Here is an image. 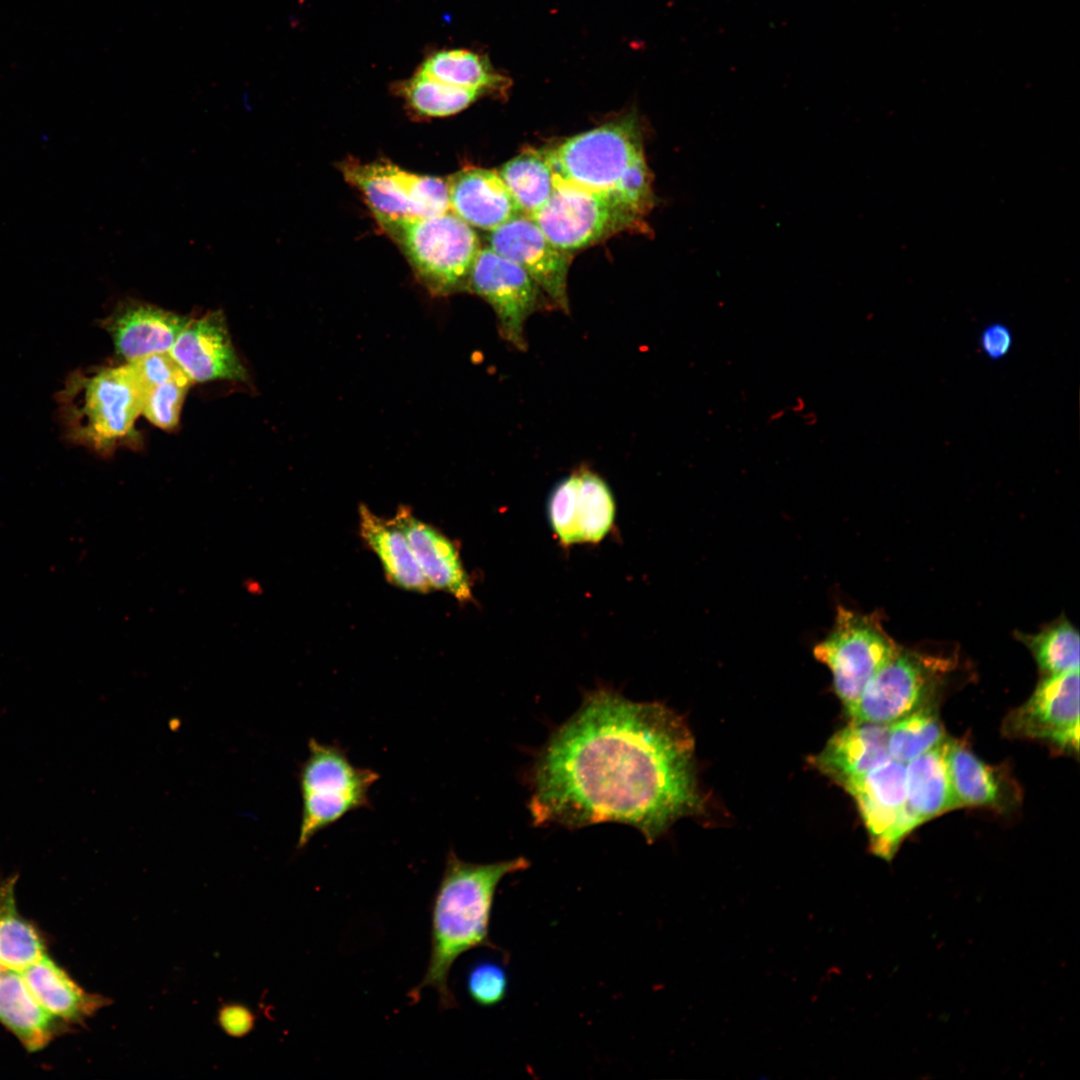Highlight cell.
Listing matches in <instances>:
<instances>
[{
	"mask_svg": "<svg viewBox=\"0 0 1080 1080\" xmlns=\"http://www.w3.org/2000/svg\"><path fill=\"white\" fill-rule=\"evenodd\" d=\"M498 172L524 216L532 218L553 192L554 173L542 150L529 147Z\"/></svg>",
	"mask_w": 1080,
	"mask_h": 1080,
	"instance_id": "28",
	"label": "cell"
},
{
	"mask_svg": "<svg viewBox=\"0 0 1080 1080\" xmlns=\"http://www.w3.org/2000/svg\"><path fill=\"white\" fill-rule=\"evenodd\" d=\"M954 666L951 657L900 646L847 714L853 720L890 724L930 705Z\"/></svg>",
	"mask_w": 1080,
	"mask_h": 1080,
	"instance_id": "9",
	"label": "cell"
},
{
	"mask_svg": "<svg viewBox=\"0 0 1080 1080\" xmlns=\"http://www.w3.org/2000/svg\"><path fill=\"white\" fill-rule=\"evenodd\" d=\"M794 414L800 415L806 409V401L802 396H797L794 403L788 407Z\"/></svg>",
	"mask_w": 1080,
	"mask_h": 1080,
	"instance_id": "38",
	"label": "cell"
},
{
	"mask_svg": "<svg viewBox=\"0 0 1080 1080\" xmlns=\"http://www.w3.org/2000/svg\"><path fill=\"white\" fill-rule=\"evenodd\" d=\"M344 178L365 197L377 218H419L449 210L447 183L388 162L343 163Z\"/></svg>",
	"mask_w": 1080,
	"mask_h": 1080,
	"instance_id": "10",
	"label": "cell"
},
{
	"mask_svg": "<svg viewBox=\"0 0 1080 1080\" xmlns=\"http://www.w3.org/2000/svg\"><path fill=\"white\" fill-rule=\"evenodd\" d=\"M446 183L449 210L470 226L492 231L522 215L496 170L467 167Z\"/></svg>",
	"mask_w": 1080,
	"mask_h": 1080,
	"instance_id": "20",
	"label": "cell"
},
{
	"mask_svg": "<svg viewBox=\"0 0 1080 1080\" xmlns=\"http://www.w3.org/2000/svg\"><path fill=\"white\" fill-rule=\"evenodd\" d=\"M978 341L985 358L990 361H1000L1012 350L1014 336L1007 324L994 321L982 328Z\"/></svg>",
	"mask_w": 1080,
	"mask_h": 1080,
	"instance_id": "35",
	"label": "cell"
},
{
	"mask_svg": "<svg viewBox=\"0 0 1080 1080\" xmlns=\"http://www.w3.org/2000/svg\"><path fill=\"white\" fill-rule=\"evenodd\" d=\"M547 511L554 534L569 546L600 542L614 523L616 504L607 483L581 468L556 484Z\"/></svg>",
	"mask_w": 1080,
	"mask_h": 1080,
	"instance_id": "14",
	"label": "cell"
},
{
	"mask_svg": "<svg viewBox=\"0 0 1080 1080\" xmlns=\"http://www.w3.org/2000/svg\"><path fill=\"white\" fill-rule=\"evenodd\" d=\"M946 760L958 808L984 806L1007 808L1014 791L999 769L993 768L958 740L947 738Z\"/></svg>",
	"mask_w": 1080,
	"mask_h": 1080,
	"instance_id": "23",
	"label": "cell"
},
{
	"mask_svg": "<svg viewBox=\"0 0 1080 1080\" xmlns=\"http://www.w3.org/2000/svg\"><path fill=\"white\" fill-rule=\"evenodd\" d=\"M554 176L614 195L647 216L655 204L643 131L634 112L542 149Z\"/></svg>",
	"mask_w": 1080,
	"mask_h": 1080,
	"instance_id": "3",
	"label": "cell"
},
{
	"mask_svg": "<svg viewBox=\"0 0 1080 1080\" xmlns=\"http://www.w3.org/2000/svg\"><path fill=\"white\" fill-rule=\"evenodd\" d=\"M888 727L889 724L851 719L809 762L844 789L853 780L891 759Z\"/></svg>",
	"mask_w": 1080,
	"mask_h": 1080,
	"instance_id": "19",
	"label": "cell"
},
{
	"mask_svg": "<svg viewBox=\"0 0 1080 1080\" xmlns=\"http://www.w3.org/2000/svg\"><path fill=\"white\" fill-rule=\"evenodd\" d=\"M4 971H5V969L0 965V979H1Z\"/></svg>",
	"mask_w": 1080,
	"mask_h": 1080,
	"instance_id": "40",
	"label": "cell"
},
{
	"mask_svg": "<svg viewBox=\"0 0 1080 1080\" xmlns=\"http://www.w3.org/2000/svg\"><path fill=\"white\" fill-rule=\"evenodd\" d=\"M946 738L934 707L927 705L889 724V756L906 764Z\"/></svg>",
	"mask_w": 1080,
	"mask_h": 1080,
	"instance_id": "30",
	"label": "cell"
},
{
	"mask_svg": "<svg viewBox=\"0 0 1080 1080\" xmlns=\"http://www.w3.org/2000/svg\"><path fill=\"white\" fill-rule=\"evenodd\" d=\"M395 240L417 277L434 295L466 287L479 252L477 234L451 211L419 218H377Z\"/></svg>",
	"mask_w": 1080,
	"mask_h": 1080,
	"instance_id": "5",
	"label": "cell"
},
{
	"mask_svg": "<svg viewBox=\"0 0 1080 1080\" xmlns=\"http://www.w3.org/2000/svg\"><path fill=\"white\" fill-rule=\"evenodd\" d=\"M844 789L857 804L872 854L892 860L904 838L917 827L907 803L905 764L890 759Z\"/></svg>",
	"mask_w": 1080,
	"mask_h": 1080,
	"instance_id": "12",
	"label": "cell"
},
{
	"mask_svg": "<svg viewBox=\"0 0 1080 1080\" xmlns=\"http://www.w3.org/2000/svg\"><path fill=\"white\" fill-rule=\"evenodd\" d=\"M946 740L905 764L907 803L916 826L958 808L947 766Z\"/></svg>",
	"mask_w": 1080,
	"mask_h": 1080,
	"instance_id": "24",
	"label": "cell"
},
{
	"mask_svg": "<svg viewBox=\"0 0 1080 1080\" xmlns=\"http://www.w3.org/2000/svg\"><path fill=\"white\" fill-rule=\"evenodd\" d=\"M644 217L614 195L554 176L549 200L532 219L556 247L572 254L620 232H646Z\"/></svg>",
	"mask_w": 1080,
	"mask_h": 1080,
	"instance_id": "7",
	"label": "cell"
},
{
	"mask_svg": "<svg viewBox=\"0 0 1080 1080\" xmlns=\"http://www.w3.org/2000/svg\"><path fill=\"white\" fill-rule=\"evenodd\" d=\"M467 288L492 306L501 336L519 350L527 347L524 328L528 318L552 304L524 269L489 247L479 250Z\"/></svg>",
	"mask_w": 1080,
	"mask_h": 1080,
	"instance_id": "11",
	"label": "cell"
},
{
	"mask_svg": "<svg viewBox=\"0 0 1080 1080\" xmlns=\"http://www.w3.org/2000/svg\"><path fill=\"white\" fill-rule=\"evenodd\" d=\"M489 248L524 269L553 306L569 312L568 271L572 254L556 247L531 218L519 215L490 231Z\"/></svg>",
	"mask_w": 1080,
	"mask_h": 1080,
	"instance_id": "15",
	"label": "cell"
},
{
	"mask_svg": "<svg viewBox=\"0 0 1080 1080\" xmlns=\"http://www.w3.org/2000/svg\"><path fill=\"white\" fill-rule=\"evenodd\" d=\"M403 531L429 586L461 602L473 599L472 584L456 544L436 527L400 507L392 519Z\"/></svg>",
	"mask_w": 1080,
	"mask_h": 1080,
	"instance_id": "18",
	"label": "cell"
},
{
	"mask_svg": "<svg viewBox=\"0 0 1080 1080\" xmlns=\"http://www.w3.org/2000/svg\"><path fill=\"white\" fill-rule=\"evenodd\" d=\"M899 648L879 611L860 613L838 605L833 626L813 655L830 669L834 691L848 712Z\"/></svg>",
	"mask_w": 1080,
	"mask_h": 1080,
	"instance_id": "8",
	"label": "cell"
},
{
	"mask_svg": "<svg viewBox=\"0 0 1080 1080\" xmlns=\"http://www.w3.org/2000/svg\"><path fill=\"white\" fill-rule=\"evenodd\" d=\"M802 422L808 426H815L818 423V415L814 411H804L799 415Z\"/></svg>",
	"mask_w": 1080,
	"mask_h": 1080,
	"instance_id": "37",
	"label": "cell"
},
{
	"mask_svg": "<svg viewBox=\"0 0 1080 1080\" xmlns=\"http://www.w3.org/2000/svg\"><path fill=\"white\" fill-rule=\"evenodd\" d=\"M529 865L524 857L471 863L449 851L432 902L430 957L422 981L410 992L413 1000L419 999L422 989L432 988L442 1009L457 1006L449 987L453 964L478 947L501 950L489 934L495 891L506 875L526 870Z\"/></svg>",
	"mask_w": 1080,
	"mask_h": 1080,
	"instance_id": "2",
	"label": "cell"
},
{
	"mask_svg": "<svg viewBox=\"0 0 1080 1080\" xmlns=\"http://www.w3.org/2000/svg\"><path fill=\"white\" fill-rule=\"evenodd\" d=\"M308 749L298 777L302 799L298 849L348 813L370 807L369 792L379 779L374 770L352 764L338 744L311 738Z\"/></svg>",
	"mask_w": 1080,
	"mask_h": 1080,
	"instance_id": "6",
	"label": "cell"
},
{
	"mask_svg": "<svg viewBox=\"0 0 1080 1080\" xmlns=\"http://www.w3.org/2000/svg\"><path fill=\"white\" fill-rule=\"evenodd\" d=\"M360 536L379 560L388 581L407 591L431 590L422 574L403 531L390 519L374 514L367 506L359 507Z\"/></svg>",
	"mask_w": 1080,
	"mask_h": 1080,
	"instance_id": "22",
	"label": "cell"
},
{
	"mask_svg": "<svg viewBox=\"0 0 1080 1080\" xmlns=\"http://www.w3.org/2000/svg\"><path fill=\"white\" fill-rule=\"evenodd\" d=\"M127 363L143 396L149 389L184 373L169 352L153 353Z\"/></svg>",
	"mask_w": 1080,
	"mask_h": 1080,
	"instance_id": "34",
	"label": "cell"
},
{
	"mask_svg": "<svg viewBox=\"0 0 1080 1080\" xmlns=\"http://www.w3.org/2000/svg\"><path fill=\"white\" fill-rule=\"evenodd\" d=\"M17 875L0 885V965L21 973L44 955V945L35 928L18 913L14 888Z\"/></svg>",
	"mask_w": 1080,
	"mask_h": 1080,
	"instance_id": "26",
	"label": "cell"
},
{
	"mask_svg": "<svg viewBox=\"0 0 1080 1080\" xmlns=\"http://www.w3.org/2000/svg\"><path fill=\"white\" fill-rule=\"evenodd\" d=\"M1015 636L1030 650L1044 676L1079 669V633L1066 616L1035 634L1017 631Z\"/></svg>",
	"mask_w": 1080,
	"mask_h": 1080,
	"instance_id": "29",
	"label": "cell"
},
{
	"mask_svg": "<svg viewBox=\"0 0 1080 1080\" xmlns=\"http://www.w3.org/2000/svg\"><path fill=\"white\" fill-rule=\"evenodd\" d=\"M190 384L191 380L183 373L149 389L143 396L142 413L164 430L175 428Z\"/></svg>",
	"mask_w": 1080,
	"mask_h": 1080,
	"instance_id": "32",
	"label": "cell"
},
{
	"mask_svg": "<svg viewBox=\"0 0 1080 1080\" xmlns=\"http://www.w3.org/2000/svg\"><path fill=\"white\" fill-rule=\"evenodd\" d=\"M505 969L496 962L483 960L471 966L466 978L470 998L481 1006H494L501 1002L507 992Z\"/></svg>",
	"mask_w": 1080,
	"mask_h": 1080,
	"instance_id": "33",
	"label": "cell"
},
{
	"mask_svg": "<svg viewBox=\"0 0 1080 1080\" xmlns=\"http://www.w3.org/2000/svg\"><path fill=\"white\" fill-rule=\"evenodd\" d=\"M408 104L418 113L442 117L460 112L482 92L444 83L418 72L402 87Z\"/></svg>",
	"mask_w": 1080,
	"mask_h": 1080,
	"instance_id": "31",
	"label": "cell"
},
{
	"mask_svg": "<svg viewBox=\"0 0 1080 1080\" xmlns=\"http://www.w3.org/2000/svg\"><path fill=\"white\" fill-rule=\"evenodd\" d=\"M69 439L101 453L139 441L143 393L128 363L78 370L57 396Z\"/></svg>",
	"mask_w": 1080,
	"mask_h": 1080,
	"instance_id": "4",
	"label": "cell"
},
{
	"mask_svg": "<svg viewBox=\"0 0 1080 1080\" xmlns=\"http://www.w3.org/2000/svg\"><path fill=\"white\" fill-rule=\"evenodd\" d=\"M1010 736L1038 739L1072 753L1079 749V669L1046 675L1030 698L1011 712Z\"/></svg>",
	"mask_w": 1080,
	"mask_h": 1080,
	"instance_id": "13",
	"label": "cell"
},
{
	"mask_svg": "<svg viewBox=\"0 0 1080 1080\" xmlns=\"http://www.w3.org/2000/svg\"><path fill=\"white\" fill-rule=\"evenodd\" d=\"M787 410H788V407H786L784 409H778V410L773 411L768 416V423L772 424V423L777 422L780 419H782L784 417V415L786 414Z\"/></svg>",
	"mask_w": 1080,
	"mask_h": 1080,
	"instance_id": "39",
	"label": "cell"
},
{
	"mask_svg": "<svg viewBox=\"0 0 1080 1080\" xmlns=\"http://www.w3.org/2000/svg\"><path fill=\"white\" fill-rule=\"evenodd\" d=\"M169 354L191 382L247 379L221 311L189 319Z\"/></svg>",
	"mask_w": 1080,
	"mask_h": 1080,
	"instance_id": "16",
	"label": "cell"
},
{
	"mask_svg": "<svg viewBox=\"0 0 1080 1080\" xmlns=\"http://www.w3.org/2000/svg\"><path fill=\"white\" fill-rule=\"evenodd\" d=\"M694 755L686 721L665 704L592 690L530 766L532 822L570 829L618 822L652 843L703 809Z\"/></svg>",
	"mask_w": 1080,
	"mask_h": 1080,
	"instance_id": "1",
	"label": "cell"
},
{
	"mask_svg": "<svg viewBox=\"0 0 1080 1080\" xmlns=\"http://www.w3.org/2000/svg\"><path fill=\"white\" fill-rule=\"evenodd\" d=\"M189 318L158 306L126 300L103 320L116 353L127 362L170 351Z\"/></svg>",
	"mask_w": 1080,
	"mask_h": 1080,
	"instance_id": "17",
	"label": "cell"
},
{
	"mask_svg": "<svg viewBox=\"0 0 1080 1080\" xmlns=\"http://www.w3.org/2000/svg\"><path fill=\"white\" fill-rule=\"evenodd\" d=\"M0 1022L32 1052L44 1048L58 1032L55 1016L35 999L21 973L12 970H5L0 979Z\"/></svg>",
	"mask_w": 1080,
	"mask_h": 1080,
	"instance_id": "25",
	"label": "cell"
},
{
	"mask_svg": "<svg viewBox=\"0 0 1080 1080\" xmlns=\"http://www.w3.org/2000/svg\"><path fill=\"white\" fill-rule=\"evenodd\" d=\"M218 1023L229 1036L243 1037L253 1029L255 1016L242 1004H227L218 1012Z\"/></svg>",
	"mask_w": 1080,
	"mask_h": 1080,
	"instance_id": "36",
	"label": "cell"
},
{
	"mask_svg": "<svg viewBox=\"0 0 1080 1080\" xmlns=\"http://www.w3.org/2000/svg\"><path fill=\"white\" fill-rule=\"evenodd\" d=\"M32 995L53 1016L68 1024H81L111 999L88 993L46 954L21 972Z\"/></svg>",
	"mask_w": 1080,
	"mask_h": 1080,
	"instance_id": "21",
	"label": "cell"
},
{
	"mask_svg": "<svg viewBox=\"0 0 1080 1080\" xmlns=\"http://www.w3.org/2000/svg\"><path fill=\"white\" fill-rule=\"evenodd\" d=\"M419 72L444 83L485 92H503L510 79L496 73L487 59L465 49L441 50L430 55Z\"/></svg>",
	"mask_w": 1080,
	"mask_h": 1080,
	"instance_id": "27",
	"label": "cell"
}]
</instances>
